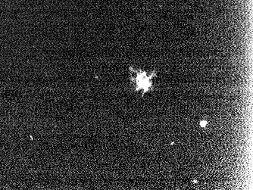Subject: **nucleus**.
Returning a JSON list of instances; mask_svg holds the SVG:
<instances>
[{
	"instance_id": "nucleus-1",
	"label": "nucleus",
	"mask_w": 253,
	"mask_h": 190,
	"mask_svg": "<svg viewBox=\"0 0 253 190\" xmlns=\"http://www.w3.org/2000/svg\"><path fill=\"white\" fill-rule=\"evenodd\" d=\"M134 71H135V70H134ZM136 72V77L135 78L136 83V90L144 88L145 89H146V91H147L148 88L151 87V84H150L149 80H150L151 77H153V76L155 75V74H152L150 77H148L147 75H146V73H145V72Z\"/></svg>"
},
{
	"instance_id": "nucleus-2",
	"label": "nucleus",
	"mask_w": 253,
	"mask_h": 190,
	"mask_svg": "<svg viewBox=\"0 0 253 190\" xmlns=\"http://www.w3.org/2000/svg\"><path fill=\"white\" fill-rule=\"evenodd\" d=\"M200 124H201L202 127H205V125H207V121H205V120H203V121H201Z\"/></svg>"
}]
</instances>
